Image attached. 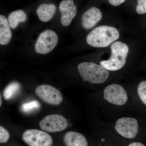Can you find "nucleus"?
<instances>
[{"instance_id": "1", "label": "nucleus", "mask_w": 146, "mask_h": 146, "mask_svg": "<svg viewBox=\"0 0 146 146\" xmlns=\"http://www.w3.org/2000/svg\"><path fill=\"white\" fill-rule=\"evenodd\" d=\"M120 33L117 29L101 26L94 29L86 36L87 44L95 48H105L117 40Z\"/></svg>"}, {"instance_id": "2", "label": "nucleus", "mask_w": 146, "mask_h": 146, "mask_svg": "<svg viewBox=\"0 0 146 146\" xmlns=\"http://www.w3.org/2000/svg\"><path fill=\"white\" fill-rule=\"evenodd\" d=\"M80 74L84 81L93 84H101L109 78V71L100 65L92 62H84L78 65Z\"/></svg>"}, {"instance_id": "3", "label": "nucleus", "mask_w": 146, "mask_h": 146, "mask_svg": "<svg viewBox=\"0 0 146 146\" xmlns=\"http://www.w3.org/2000/svg\"><path fill=\"white\" fill-rule=\"evenodd\" d=\"M109 59L102 60L100 65L109 71H117L123 68L126 63L129 49L126 44L120 41L112 43Z\"/></svg>"}, {"instance_id": "4", "label": "nucleus", "mask_w": 146, "mask_h": 146, "mask_svg": "<svg viewBox=\"0 0 146 146\" xmlns=\"http://www.w3.org/2000/svg\"><path fill=\"white\" fill-rule=\"evenodd\" d=\"M102 96L105 102L115 107L125 106L129 99L127 91L118 84H112L106 86L102 92Z\"/></svg>"}, {"instance_id": "5", "label": "nucleus", "mask_w": 146, "mask_h": 146, "mask_svg": "<svg viewBox=\"0 0 146 146\" xmlns=\"http://www.w3.org/2000/svg\"><path fill=\"white\" fill-rule=\"evenodd\" d=\"M114 128L116 132L122 137L133 139L138 134L139 123L137 119L132 117H121L115 122Z\"/></svg>"}, {"instance_id": "6", "label": "nucleus", "mask_w": 146, "mask_h": 146, "mask_svg": "<svg viewBox=\"0 0 146 146\" xmlns=\"http://www.w3.org/2000/svg\"><path fill=\"white\" fill-rule=\"evenodd\" d=\"M58 42L56 33L51 30H46L38 36L35 46V51L42 54L48 53L54 48Z\"/></svg>"}, {"instance_id": "7", "label": "nucleus", "mask_w": 146, "mask_h": 146, "mask_svg": "<svg viewBox=\"0 0 146 146\" xmlns=\"http://www.w3.org/2000/svg\"><path fill=\"white\" fill-rule=\"evenodd\" d=\"M35 93L42 101L50 105H59L63 101V96L60 91L51 85H39L35 89Z\"/></svg>"}, {"instance_id": "8", "label": "nucleus", "mask_w": 146, "mask_h": 146, "mask_svg": "<svg viewBox=\"0 0 146 146\" xmlns=\"http://www.w3.org/2000/svg\"><path fill=\"white\" fill-rule=\"evenodd\" d=\"M23 139L29 146H52L51 136L46 131L37 129H28L24 132Z\"/></svg>"}, {"instance_id": "9", "label": "nucleus", "mask_w": 146, "mask_h": 146, "mask_svg": "<svg viewBox=\"0 0 146 146\" xmlns=\"http://www.w3.org/2000/svg\"><path fill=\"white\" fill-rule=\"evenodd\" d=\"M39 124L40 128L46 132H56L66 129L68 123L67 119L62 115L52 114L43 118Z\"/></svg>"}, {"instance_id": "10", "label": "nucleus", "mask_w": 146, "mask_h": 146, "mask_svg": "<svg viewBox=\"0 0 146 146\" xmlns=\"http://www.w3.org/2000/svg\"><path fill=\"white\" fill-rule=\"evenodd\" d=\"M60 21L64 26H68L76 15L77 7L73 0H63L59 5Z\"/></svg>"}, {"instance_id": "11", "label": "nucleus", "mask_w": 146, "mask_h": 146, "mask_svg": "<svg viewBox=\"0 0 146 146\" xmlns=\"http://www.w3.org/2000/svg\"><path fill=\"white\" fill-rule=\"evenodd\" d=\"M102 15L100 10L92 7L85 11L82 17V25L85 29H89L95 26L101 20Z\"/></svg>"}, {"instance_id": "12", "label": "nucleus", "mask_w": 146, "mask_h": 146, "mask_svg": "<svg viewBox=\"0 0 146 146\" xmlns=\"http://www.w3.org/2000/svg\"><path fill=\"white\" fill-rule=\"evenodd\" d=\"M63 140L66 146H88L85 136L76 131L67 132L64 135Z\"/></svg>"}, {"instance_id": "13", "label": "nucleus", "mask_w": 146, "mask_h": 146, "mask_svg": "<svg viewBox=\"0 0 146 146\" xmlns=\"http://www.w3.org/2000/svg\"><path fill=\"white\" fill-rule=\"evenodd\" d=\"M56 10V6L53 4H42L36 9V13L40 21L46 23L52 18Z\"/></svg>"}, {"instance_id": "14", "label": "nucleus", "mask_w": 146, "mask_h": 146, "mask_svg": "<svg viewBox=\"0 0 146 146\" xmlns=\"http://www.w3.org/2000/svg\"><path fill=\"white\" fill-rule=\"evenodd\" d=\"M12 36L8 20L3 15L0 16V44L5 45L10 42Z\"/></svg>"}, {"instance_id": "15", "label": "nucleus", "mask_w": 146, "mask_h": 146, "mask_svg": "<svg viewBox=\"0 0 146 146\" xmlns=\"http://www.w3.org/2000/svg\"><path fill=\"white\" fill-rule=\"evenodd\" d=\"M27 16L23 10H19L11 12L9 15L8 21L9 26L12 29L16 28L20 23L26 21Z\"/></svg>"}, {"instance_id": "16", "label": "nucleus", "mask_w": 146, "mask_h": 146, "mask_svg": "<svg viewBox=\"0 0 146 146\" xmlns=\"http://www.w3.org/2000/svg\"><path fill=\"white\" fill-rule=\"evenodd\" d=\"M21 89V85L17 82H13L9 84L3 92V96L6 100L14 98Z\"/></svg>"}, {"instance_id": "17", "label": "nucleus", "mask_w": 146, "mask_h": 146, "mask_svg": "<svg viewBox=\"0 0 146 146\" xmlns=\"http://www.w3.org/2000/svg\"><path fill=\"white\" fill-rule=\"evenodd\" d=\"M40 107V104L36 100L25 103L21 106V110L24 113H31L37 110Z\"/></svg>"}, {"instance_id": "18", "label": "nucleus", "mask_w": 146, "mask_h": 146, "mask_svg": "<svg viewBox=\"0 0 146 146\" xmlns=\"http://www.w3.org/2000/svg\"><path fill=\"white\" fill-rule=\"evenodd\" d=\"M137 93L139 100L146 106V80L141 82L139 84Z\"/></svg>"}, {"instance_id": "19", "label": "nucleus", "mask_w": 146, "mask_h": 146, "mask_svg": "<svg viewBox=\"0 0 146 146\" xmlns=\"http://www.w3.org/2000/svg\"><path fill=\"white\" fill-rule=\"evenodd\" d=\"M136 11L139 14H144L146 13V0H137Z\"/></svg>"}, {"instance_id": "20", "label": "nucleus", "mask_w": 146, "mask_h": 146, "mask_svg": "<svg viewBox=\"0 0 146 146\" xmlns=\"http://www.w3.org/2000/svg\"><path fill=\"white\" fill-rule=\"evenodd\" d=\"M10 135L8 131L1 125L0 126V143H6Z\"/></svg>"}, {"instance_id": "21", "label": "nucleus", "mask_w": 146, "mask_h": 146, "mask_svg": "<svg viewBox=\"0 0 146 146\" xmlns=\"http://www.w3.org/2000/svg\"><path fill=\"white\" fill-rule=\"evenodd\" d=\"M126 0H108L111 5L114 6H118L124 2Z\"/></svg>"}, {"instance_id": "22", "label": "nucleus", "mask_w": 146, "mask_h": 146, "mask_svg": "<svg viewBox=\"0 0 146 146\" xmlns=\"http://www.w3.org/2000/svg\"><path fill=\"white\" fill-rule=\"evenodd\" d=\"M128 146H146L140 142H133V143H131Z\"/></svg>"}, {"instance_id": "23", "label": "nucleus", "mask_w": 146, "mask_h": 146, "mask_svg": "<svg viewBox=\"0 0 146 146\" xmlns=\"http://www.w3.org/2000/svg\"><path fill=\"white\" fill-rule=\"evenodd\" d=\"M0 99H1V101H0V106H1L2 104V100L1 94L0 95Z\"/></svg>"}]
</instances>
